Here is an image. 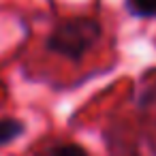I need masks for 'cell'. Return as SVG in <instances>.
Returning <instances> with one entry per match:
<instances>
[{"instance_id":"cell-1","label":"cell","mask_w":156,"mask_h":156,"mask_svg":"<svg viewBox=\"0 0 156 156\" xmlns=\"http://www.w3.org/2000/svg\"><path fill=\"white\" fill-rule=\"evenodd\" d=\"M103 37V26L94 17L62 20L45 39L47 51L79 62Z\"/></svg>"},{"instance_id":"cell-2","label":"cell","mask_w":156,"mask_h":156,"mask_svg":"<svg viewBox=\"0 0 156 156\" xmlns=\"http://www.w3.org/2000/svg\"><path fill=\"white\" fill-rule=\"evenodd\" d=\"M26 133V124L17 118H2L0 120V147L17 141Z\"/></svg>"},{"instance_id":"cell-3","label":"cell","mask_w":156,"mask_h":156,"mask_svg":"<svg viewBox=\"0 0 156 156\" xmlns=\"http://www.w3.org/2000/svg\"><path fill=\"white\" fill-rule=\"evenodd\" d=\"M124 7L135 17H156V0H124Z\"/></svg>"},{"instance_id":"cell-4","label":"cell","mask_w":156,"mask_h":156,"mask_svg":"<svg viewBox=\"0 0 156 156\" xmlns=\"http://www.w3.org/2000/svg\"><path fill=\"white\" fill-rule=\"evenodd\" d=\"M43 156H90V154L79 143H60V145L49 147Z\"/></svg>"}]
</instances>
